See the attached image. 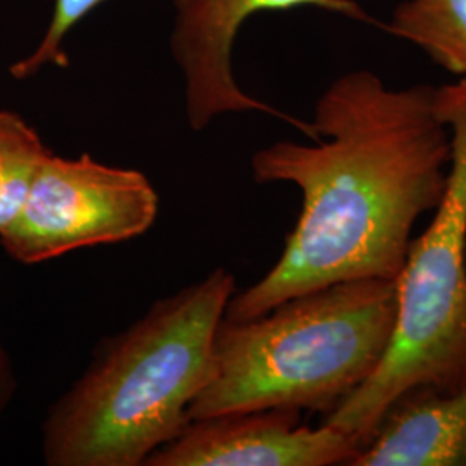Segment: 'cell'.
Returning <instances> with one entry per match:
<instances>
[{
  "mask_svg": "<svg viewBox=\"0 0 466 466\" xmlns=\"http://www.w3.org/2000/svg\"><path fill=\"white\" fill-rule=\"evenodd\" d=\"M17 389L16 371L9 350L0 337V415L7 410Z\"/></svg>",
  "mask_w": 466,
  "mask_h": 466,
  "instance_id": "12",
  "label": "cell"
},
{
  "mask_svg": "<svg viewBox=\"0 0 466 466\" xmlns=\"http://www.w3.org/2000/svg\"><path fill=\"white\" fill-rule=\"evenodd\" d=\"M107 0H54V9L46 34L34 52L16 61L9 73L16 80H28L46 66L66 67V42L69 32Z\"/></svg>",
  "mask_w": 466,
  "mask_h": 466,
  "instance_id": "11",
  "label": "cell"
},
{
  "mask_svg": "<svg viewBox=\"0 0 466 466\" xmlns=\"http://www.w3.org/2000/svg\"><path fill=\"white\" fill-rule=\"evenodd\" d=\"M387 30L466 78V0H400Z\"/></svg>",
  "mask_w": 466,
  "mask_h": 466,
  "instance_id": "9",
  "label": "cell"
},
{
  "mask_svg": "<svg viewBox=\"0 0 466 466\" xmlns=\"http://www.w3.org/2000/svg\"><path fill=\"white\" fill-rule=\"evenodd\" d=\"M350 466H466V382L400 396Z\"/></svg>",
  "mask_w": 466,
  "mask_h": 466,
  "instance_id": "8",
  "label": "cell"
},
{
  "mask_svg": "<svg viewBox=\"0 0 466 466\" xmlns=\"http://www.w3.org/2000/svg\"><path fill=\"white\" fill-rule=\"evenodd\" d=\"M396 311V280L361 279L283 300L261 317L223 318L215 379L188 417L269 408L325 417L380 365Z\"/></svg>",
  "mask_w": 466,
  "mask_h": 466,
  "instance_id": "3",
  "label": "cell"
},
{
  "mask_svg": "<svg viewBox=\"0 0 466 466\" xmlns=\"http://www.w3.org/2000/svg\"><path fill=\"white\" fill-rule=\"evenodd\" d=\"M318 7L333 15L368 19L354 0H173L169 36L171 57L184 78L185 115L194 132L206 130L217 117L265 113L280 117L311 140V123L280 113L244 92L233 75V46L244 23L263 11Z\"/></svg>",
  "mask_w": 466,
  "mask_h": 466,
  "instance_id": "6",
  "label": "cell"
},
{
  "mask_svg": "<svg viewBox=\"0 0 466 466\" xmlns=\"http://www.w3.org/2000/svg\"><path fill=\"white\" fill-rule=\"evenodd\" d=\"M235 279L217 268L154 302L102 342L84 375L50 406L42 454L50 466H146L190 421L217 373V335Z\"/></svg>",
  "mask_w": 466,
  "mask_h": 466,
  "instance_id": "2",
  "label": "cell"
},
{
  "mask_svg": "<svg viewBox=\"0 0 466 466\" xmlns=\"http://www.w3.org/2000/svg\"><path fill=\"white\" fill-rule=\"evenodd\" d=\"M311 127L313 144L280 140L250 159L256 184L296 185L302 206L279 261L233 294L227 321L332 283L396 280L415 223L446 196L451 135L437 86L390 88L352 69L319 96Z\"/></svg>",
  "mask_w": 466,
  "mask_h": 466,
  "instance_id": "1",
  "label": "cell"
},
{
  "mask_svg": "<svg viewBox=\"0 0 466 466\" xmlns=\"http://www.w3.org/2000/svg\"><path fill=\"white\" fill-rule=\"evenodd\" d=\"M298 410H249L196 418L146 466L350 465L361 442L325 423L308 427Z\"/></svg>",
  "mask_w": 466,
  "mask_h": 466,
  "instance_id": "7",
  "label": "cell"
},
{
  "mask_svg": "<svg viewBox=\"0 0 466 466\" xmlns=\"http://www.w3.org/2000/svg\"><path fill=\"white\" fill-rule=\"evenodd\" d=\"M47 154L42 137L25 117L0 109V233L21 211L35 173Z\"/></svg>",
  "mask_w": 466,
  "mask_h": 466,
  "instance_id": "10",
  "label": "cell"
},
{
  "mask_svg": "<svg viewBox=\"0 0 466 466\" xmlns=\"http://www.w3.org/2000/svg\"><path fill=\"white\" fill-rule=\"evenodd\" d=\"M157 209V192L144 173L102 165L90 154L67 159L49 150L0 244L19 263L38 265L135 238L149 230Z\"/></svg>",
  "mask_w": 466,
  "mask_h": 466,
  "instance_id": "5",
  "label": "cell"
},
{
  "mask_svg": "<svg viewBox=\"0 0 466 466\" xmlns=\"http://www.w3.org/2000/svg\"><path fill=\"white\" fill-rule=\"evenodd\" d=\"M451 135L446 196L411 240L398 283V311L380 365L321 423L361 446L410 390L452 392L466 382V78L437 86Z\"/></svg>",
  "mask_w": 466,
  "mask_h": 466,
  "instance_id": "4",
  "label": "cell"
}]
</instances>
